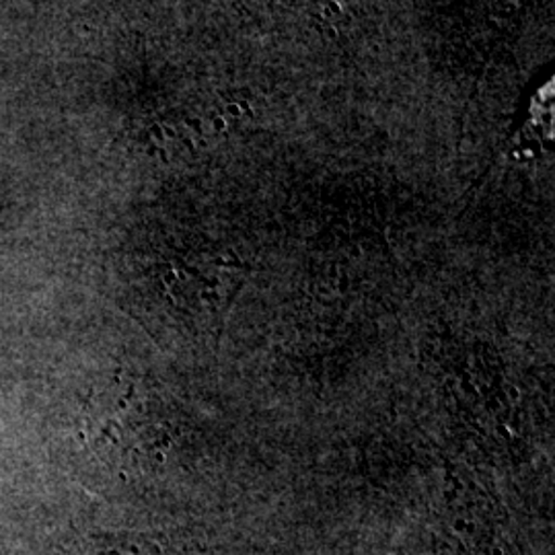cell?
Wrapping results in <instances>:
<instances>
[{"mask_svg": "<svg viewBox=\"0 0 555 555\" xmlns=\"http://www.w3.org/2000/svg\"><path fill=\"white\" fill-rule=\"evenodd\" d=\"M132 387H107L91 397L85 410V438L105 459L134 465L157 451L159 424L153 403Z\"/></svg>", "mask_w": 555, "mask_h": 555, "instance_id": "1", "label": "cell"}]
</instances>
